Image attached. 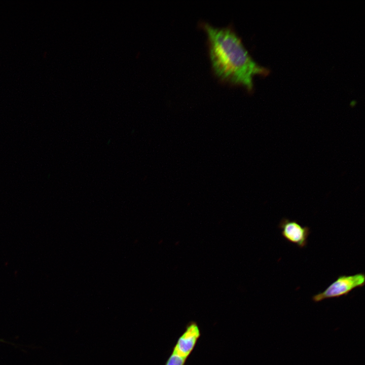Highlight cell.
Returning <instances> with one entry per match:
<instances>
[{"mask_svg":"<svg viewBox=\"0 0 365 365\" xmlns=\"http://www.w3.org/2000/svg\"><path fill=\"white\" fill-rule=\"evenodd\" d=\"M208 40L210 60L215 76L222 81L253 90V77L266 76L270 70L256 63L231 26L217 27L201 24Z\"/></svg>","mask_w":365,"mask_h":365,"instance_id":"obj_1","label":"cell"},{"mask_svg":"<svg viewBox=\"0 0 365 365\" xmlns=\"http://www.w3.org/2000/svg\"><path fill=\"white\" fill-rule=\"evenodd\" d=\"M201 335L197 322L189 321L173 347L164 365H186Z\"/></svg>","mask_w":365,"mask_h":365,"instance_id":"obj_2","label":"cell"},{"mask_svg":"<svg viewBox=\"0 0 365 365\" xmlns=\"http://www.w3.org/2000/svg\"><path fill=\"white\" fill-rule=\"evenodd\" d=\"M364 284L363 273L341 275L323 291L314 295L312 299L313 301L317 303L326 299L339 298L347 295L355 288L363 287Z\"/></svg>","mask_w":365,"mask_h":365,"instance_id":"obj_3","label":"cell"},{"mask_svg":"<svg viewBox=\"0 0 365 365\" xmlns=\"http://www.w3.org/2000/svg\"><path fill=\"white\" fill-rule=\"evenodd\" d=\"M278 227L281 229L282 236L287 241L301 248L306 246L310 234L309 227L302 226L296 221L286 218L281 220Z\"/></svg>","mask_w":365,"mask_h":365,"instance_id":"obj_4","label":"cell"}]
</instances>
